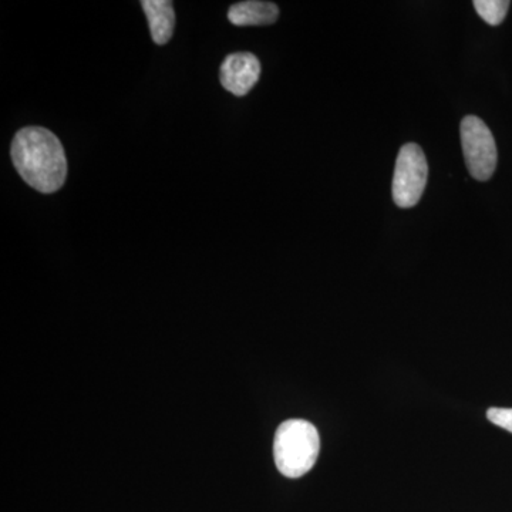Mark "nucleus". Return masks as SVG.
<instances>
[{"label": "nucleus", "mask_w": 512, "mask_h": 512, "mask_svg": "<svg viewBox=\"0 0 512 512\" xmlns=\"http://www.w3.org/2000/svg\"><path fill=\"white\" fill-rule=\"evenodd\" d=\"M13 164L20 177L43 194L63 187L67 177V160L59 138L42 127L18 131L10 148Z\"/></svg>", "instance_id": "1"}, {"label": "nucleus", "mask_w": 512, "mask_h": 512, "mask_svg": "<svg viewBox=\"0 0 512 512\" xmlns=\"http://www.w3.org/2000/svg\"><path fill=\"white\" fill-rule=\"evenodd\" d=\"M318 430L309 421L292 419L278 427L274 441L276 468L285 477L299 478L311 471L318 460Z\"/></svg>", "instance_id": "2"}, {"label": "nucleus", "mask_w": 512, "mask_h": 512, "mask_svg": "<svg viewBox=\"0 0 512 512\" xmlns=\"http://www.w3.org/2000/svg\"><path fill=\"white\" fill-rule=\"evenodd\" d=\"M429 164L423 150L417 144L402 147L397 157L393 175V200L397 207L412 208L419 204L426 190Z\"/></svg>", "instance_id": "3"}, {"label": "nucleus", "mask_w": 512, "mask_h": 512, "mask_svg": "<svg viewBox=\"0 0 512 512\" xmlns=\"http://www.w3.org/2000/svg\"><path fill=\"white\" fill-rule=\"evenodd\" d=\"M461 147L471 177L487 181L497 168V144L490 128L478 117L467 116L461 121Z\"/></svg>", "instance_id": "4"}, {"label": "nucleus", "mask_w": 512, "mask_h": 512, "mask_svg": "<svg viewBox=\"0 0 512 512\" xmlns=\"http://www.w3.org/2000/svg\"><path fill=\"white\" fill-rule=\"evenodd\" d=\"M261 76V63L252 53H234L225 57L221 64L222 86L234 96L242 97L254 89Z\"/></svg>", "instance_id": "5"}, {"label": "nucleus", "mask_w": 512, "mask_h": 512, "mask_svg": "<svg viewBox=\"0 0 512 512\" xmlns=\"http://www.w3.org/2000/svg\"><path fill=\"white\" fill-rule=\"evenodd\" d=\"M279 18V8L272 2L247 0L229 8L228 19L235 26L272 25Z\"/></svg>", "instance_id": "6"}, {"label": "nucleus", "mask_w": 512, "mask_h": 512, "mask_svg": "<svg viewBox=\"0 0 512 512\" xmlns=\"http://www.w3.org/2000/svg\"><path fill=\"white\" fill-rule=\"evenodd\" d=\"M146 12L151 37L157 45H167L173 37L175 13L170 0H144L141 3Z\"/></svg>", "instance_id": "7"}, {"label": "nucleus", "mask_w": 512, "mask_h": 512, "mask_svg": "<svg viewBox=\"0 0 512 512\" xmlns=\"http://www.w3.org/2000/svg\"><path fill=\"white\" fill-rule=\"evenodd\" d=\"M510 5L511 3L507 0H476L474 2V8H476L478 15L491 26H498L503 23Z\"/></svg>", "instance_id": "8"}, {"label": "nucleus", "mask_w": 512, "mask_h": 512, "mask_svg": "<svg viewBox=\"0 0 512 512\" xmlns=\"http://www.w3.org/2000/svg\"><path fill=\"white\" fill-rule=\"evenodd\" d=\"M487 417L495 426L512 433V409H490Z\"/></svg>", "instance_id": "9"}]
</instances>
